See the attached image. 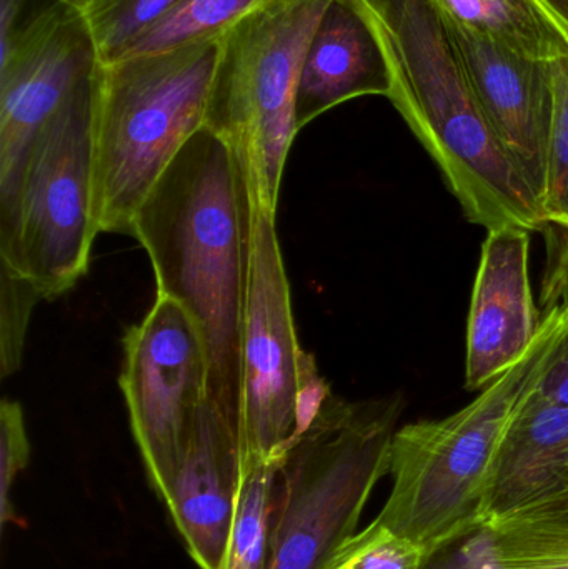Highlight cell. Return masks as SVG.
<instances>
[{"label": "cell", "mask_w": 568, "mask_h": 569, "mask_svg": "<svg viewBox=\"0 0 568 569\" xmlns=\"http://www.w3.org/2000/svg\"><path fill=\"white\" fill-rule=\"evenodd\" d=\"M256 206L246 162L203 127L153 183L130 230L152 262L157 293L196 323L209 398L237 430Z\"/></svg>", "instance_id": "cell-1"}, {"label": "cell", "mask_w": 568, "mask_h": 569, "mask_svg": "<svg viewBox=\"0 0 568 569\" xmlns=\"http://www.w3.org/2000/svg\"><path fill=\"white\" fill-rule=\"evenodd\" d=\"M369 23L393 103L469 222L542 232V209L487 120L436 0H350Z\"/></svg>", "instance_id": "cell-2"}, {"label": "cell", "mask_w": 568, "mask_h": 569, "mask_svg": "<svg viewBox=\"0 0 568 569\" xmlns=\"http://www.w3.org/2000/svg\"><path fill=\"white\" fill-rule=\"evenodd\" d=\"M568 325L554 305L526 357L466 408L442 420L417 421L393 435L392 490L377 523L412 541L426 558L484 525L497 451L527 391L539 380Z\"/></svg>", "instance_id": "cell-3"}, {"label": "cell", "mask_w": 568, "mask_h": 569, "mask_svg": "<svg viewBox=\"0 0 568 569\" xmlns=\"http://www.w3.org/2000/svg\"><path fill=\"white\" fill-rule=\"evenodd\" d=\"M222 36L96 63L90 77L97 222L129 233L140 203L209 113Z\"/></svg>", "instance_id": "cell-4"}, {"label": "cell", "mask_w": 568, "mask_h": 569, "mask_svg": "<svg viewBox=\"0 0 568 569\" xmlns=\"http://www.w3.org/2000/svg\"><path fill=\"white\" fill-rule=\"evenodd\" d=\"M403 408L402 393L327 397L277 471L267 569H322L356 535L373 488L389 473Z\"/></svg>", "instance_id": "cell-5"}, {"label": "cell", "mask_w": 568, "mask_h": 569, "mask_svg": "<svg viewBox=\"0 0 568 569\" xmlns=\"http://www.w3.org/2000/svg\"><path fill=\"white\" fill-rule=\"evenodd\" d=\"M330 3L262 0L222 33L206 127L246 162L257 203L276 216L303 62Z\"/></svg>", "instance_id": "cell-6"}, {"label": "cell", "mask_w": 568, "mask_h": 569, "mask_svg": "<svg viewBox=\"0 0 568 569\" xmlns=\"http://www.w3.org/2000/svg\"><path fill=\"white\" fill-rule=\"evenodd\" d=\"M99 233L89 80L27 150L16 192L0 207V267L56 300L86 276Z\"/></svg>", "instance_id": "cell-7"}, {"label": "cell", "mask_w": 568, "mask_h": 569, "mask_svg": "<svg viewBox=\"0 0 568 569\" xmlns=\"http://www.w3.org/2000/svg\"><path fill=\"white\" fill-rule=\"evenodd\" d=\"M332 393L300 347L276 213L257 203L240 353L242 481L282 457Z\"/></svg>", "instance_id": "cell-8"}, {"label": "cell", "mask_w": 568, "mask_h": 569, "mask_svg": "<svg viewBox=\"0 0 568 569\" xmlns=\"http://www.w3.org/2000/svg\"><path fill=\"white\" fill-rule=\"evenodd\" d=\"M119 383L150 483L167 503L209 398L206 347L172 298L157 293L142 321L127 328Z\"/></svg>", "instance_id": "cell-9"}, {"label": "cell", "mask_w": 568, "mask_h": 569, "mask_svg": "<svg viewBox=\"0 0 568 569\" xmlns=\"http://www.w3.org/2000/svg\"><path fill=\"white\" fill-rule=\"evenodd\" d=\"M96 63L82 17L62 2L33 13L0 57V207L12 199L37 133L89 82Z\"/></svg>", "instance_id": "cell-10"}, {"label": "cell", "mask_w": 568, "mask_h": 569, "mask_svg": "<svg viewBox=\"0 0 568 569\" xmlns=\"http://www.w3.org/2000/svg\"><path fill=\"white\" fill-rule=\"evenodd\" d=\"M447 23L487 120L542 209L554 116L550 63Z\"/></svg>", "instance_id": "cell-11"}, {"label": "cell", "mask_w": 568, "mask_h": 569, "mask_svg": "<svg viewBox=\"0 0 568 569\" xmlns=\"http://www.w3.org/2000/svg\"><path fill=\"white\" fill-rule=\"evenodd\" d=\"M530 232L489 230L467 318L466 388L480 391L519 363L539 337L544 317L530 283Z\"/></svg>", "instance_id": "cell-12"}, {"label": "cell", "mask_w": 568, "mask_h": 569, "mask_svg": "<svg viewBox=\"0 0 568 569\" xmlns=\"http://www.w3.org/2000/svg\"><path fill=\"white\" fill-rule=\"evenodd\" d=\"M240 485L239 430L207 398L166 503L190 557L200 569H223Z\"/></svg>", "instance_id": "cell-13"}, {"label": "cell", "mask_w": 568, "mask_h": 569, "mask_svg": "<svg viewBox=\"0 0 568 569\" xmlns=\"http://www.w3.org/2000/svg\"><path fill=\"white\" fill-rule=\"evenodd\" d=\"M568 407L534 387L512 415L497 451L484 525L567 491Z\"/></svg>", "instance_id": "cell-14"}, {"label": "cell", "mask_w": 568, "mask_h": 569, "mask_svg": "<svg viewBox=\"0 0 568 569\" xmlns=\"http://www.w3.org/2000/svg\"><path fill=\"white\" fill-rule=\"evenodd\" d=\"M389 92L386 57L369 23L350 0H332L307 50L297 130L340 103L363 96L389 97Z\"/></svg>", "instance_id": "cell-15"}, {"label": "cell", "mask_w": 568, "mask_h": 569, "mask_svg": "<svg viewBox=\"0 0 568 569\" xmlns=\"http://www.w3.org/2000/svg\"><path fill=\"white\" fill-rule=\"evenodd\" d=\"M447 20L512 52L552 63L568 56V33L536 0H436Z\"/></svg>", "instance_id": "cell-16"}, {"label": "cell", "mask_w": 568, "mask_h": 569, "mask_svg": "<svg viewBox=\"0 0 568 569\" xmlns=\"http://www.w3.org/2000/svg\"><path fill=\"white\" fill-rule=\"evenodd\" d=\"M504 569H568V493L490 521Z\"/></svg>", "instance_id": "cell-17"}, {"label": "cell", "mask_w": 568, "mask_h": 569, "mask_svg": "<svg viewBox=\"0 0 568 569\" xmlns=\"http://www.w3.org/2000/svg\"><path fill=\"white\" fill-rule=\"evenodd\" d=\"M259 2L262 0H180L162 19L137 37L117 60L179 49L222 36Z\"/></svg>", "instance_id": "cell-18"}, {"label": "cell", "mask_w": 568, "mask_h": 569, "mask_svg": "<svg viewBox=\"0 0 568 569\" xmlns=\"http://www.w3.org/2000/svg\"><path fill=\"white\" fill-rule=\"evenodd\" d=\"M283 455L253 468L240 485L223 569H267L273 483Z\"/></svg>", "instance_id": "cell-19"}, {"label": "cell", "mask_w": 568, "mask_h": 569, "mask_svg": "<svg viewBox=\"0 0 568 569\" xmlns=\"http://www.w3.org/2000/svg\"><path fill=\"white\" fill-rule=\"evenodd\" d=\"M180 0H73L96 47L97 62L109 63Z\"/></svg>", "instance_id": "cell-20"}, {"label": "cell", "mask_w": 568, "mask_h": 569, "mask_svg": "<svg viewBox=\"0 0 568 569\" xmlns=\"http://www.w3.org/2000/svg\"><path fill=\"white\" fill-rule=\"evenodd\" d=\"M554 116L542 212L549 226L568 232V56L550 63Z\"/></svg>", "instance_id": "cell-21"}, {"label": "cell", "mask_w": 568, "mask_h": 569, "mask_svg": "<svg viewBox=\"0 0 568 569\" xmlns=\"http://www.w3.org/2000/svg\"><path fill=\"white\" fill-rule=\"evenodd\" d=\"M426 553L376 520L353 535L322 569H422Z\"/></svg>", "instance_id": "cell-22"}, {"label": "cell", "mask_w": 568, "mask_h": 569, "mask_svg": "<svg viewBox=\"0 0 568 569\" xmlns=\"http://www.w3.org/2000/svg\"><path fill=\"white\" fill-rule=\"evenodd\" d=\"M43 297L29 280L0 267V377L22 365L30 315Z\"/></svg>", "instance_id": "cell-23"}, {"label": "cell", "mask_w": 568, "mask_h": 569, "mask_svg": "<svg viewBox=\"0 0 568 569\" xmlns=\"http://www.w3.org/2000/svg\"><path fill=\"white\" fill-rule=\"evenodd\" d=\"M30 445L26 418L19 401L2 400L0 405V523L16 521L12 488L17 477L29 465Z\"/></svg>", "instance_id": "cell-24"}, {"label": "cell", "mask_w": 568, "mask_h": 569, "mask_svg": "<svg viewBox=\"0 0 568 569\" xmlns=\"http://www.w3.org/2000/svg\"><path fill=\"white\" fill-rule=\"evenodd\" d=\"M422 569H504L492 530L480 525L459 540L430 555Z\"/></svg>", "instance_id": "cell-25"}, {"label": "cell", "mask_w": 568, "mask_h": 569, "mask_svg": "<svg viewBox=\"0 0 568 569\" xmlns=\"http://www.w3.org/2000/svg\"><path fill=\"white\" fill-rule=\"evenodd\" d=\"M534 390L547 401L568 407V325L539 380L534 385Z\"/></svg>", "instance_id": "cell-26"}, {"label": "cell", "mask_w": 568, "mask_h": 569, "mask_svg": "<svg viewBox=\"0 0 568 569\" xmlns=\"http://www.w3.org/2000/svg\"><path fill=\"white\" fill-rule=\"evenodd\" d=\"M544 303H546V308L554 307V305H562L568 308V237L557 253L556 262L547 273Z\"/></svg>", "instance_id": "cell-27"}, {"label": "cell", "mask_w": 568, "mask_h": 569, "mask_svg": "<svg viewBox=\"0 0 568 569\" xmlns=\"http://www.w3.org/2000/svg\"><path fill=\"white\" fill-rule=\"evenodd\" d=\"M0 57L6 56L12 49L17 36L23 23L20 17L23 12L26 0H0Z\"/></svg>", "instance_id": "cell-28"}, {"label": "cell", "mask_w": 568, "mask_h": 569, "mask_svg": "<svg viewBox=\"0 0 568 569\" xmlns=\"http://www.w3.org/2000/svg\"><path fill=\"white\" fill-rule=\"evenodd\" d=\"M568 33V0H536Z\"/></svg>", "instance_id": "cell-29"}, {"label": "cell", "mask_w": 568, "mask_h": 569, "mask_svg": "<svg viewBox=\"0 0 568 569\" xmlns=\"http://www.w3.org/2000/svg\"><path fill=\"white\" fill-rule=\"evenodd\" d=\"M52 2L69 3V6H70V3H72V2H73V0H52Z\"/></svg>", "instance_id": "cell-30"}, {"label": "cell", "mask_w": 568, "mask_h": 569, "mask_svg": "<svg viewBox=\"0 0 568 569\" xmlns=\"http://www.w3.org/2000/svg\"><path fill=\"white\" fill-rule=\"evenodd\" d=\"M567 493H568V480H567Z\"/></svg>", "instance_id": "cell-31"}]
</instances>
